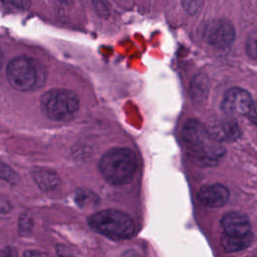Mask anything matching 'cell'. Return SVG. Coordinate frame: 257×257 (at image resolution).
<instances>
[{"instance_id":"obj_4","label":"cell","mask_w":257,"mask_h":257,"mask_svg":"<svg viewBox=\"0 0 257 257\" xmlns=\"http://www.w3.org/2000/svg\"><path fill=\"white\" fill-rule=\"evenodd\" d=\"M88 225L112 240H123L132 237L135 233V223L132 217L117 210H103L90 215Z\"/></svg>"},{"instance_id":"obj_19","label":"cell","mask_w":257,"mask_h":257,"mask_svg":"<svg viewBox=\"0 0 257 257\" xmlns=\"http://www.w3.org/2000/svg\"><path fill=\"white\" fill-rule=\"evenodd\" d=\"M246 52L254 60H257V36L250 37L246 42Z\"/></svg>"},{"instance_id":"obj_15","label":"cell","mask_w":257,"mask_h":257,"mask_svg":"<svg viewBox=\"0 0 257 257\" xmlns=\"http://www.w3.org/2000/svg\"><path fill=\"white\" fill-rule=\"evenodd\" d=\"M185 11L191 15L197 14L203 6L204 0H181Z\"/></svg>"},{"instance_id":"obj_26","label":"cell","mask_w":257,"mask_h":257,"mask_svg":"<svg viewBox=\"0 0 257 257\" xmlns=\"http://www.w3.org/2000/svg\"><path fill=\"white\" fill-rule=\"evenodd\" d=\"M59 1H61L64 4H69L71 2V0H59Z\"/></svg>"},{"instance_id":"obj_8","label":"cell","mask_w":257,"mask_h":257,"mask_svg":"<svg viewBox=\"0 0 257 257\" xmlns=\"http://www.w3.org/2000/svg\"><path fill=\"white\" fill-rule=\"evenodd\" d=\"M224 234L234 237H242L251 233V224L248 217L242 213L230 212L221 220Z\"/></svg>"},{"instance_id":"obj_16","label":"cell","mask_w":257,"mask_h":257,"mask_svg":"<svg viewBox=\"0 0 257 257\" xmlns=\"http://www.w3.org/2000/svg\"><path fill=\"white\" fill-rule=\"evenodd\" d=\"M92 6L96 13L103 18H106L109 15V6L105 0H91Z\"/></svg>"},{"instance_id":"obj_18","label":"cell","mask_w":257,"mask_h":257,"mask_svg":"<svg viewBox=\"0 0 257 257\" xmlns=\"http://www.w3.org/2000/svg\"><path fill=\"white\" fill-rule=\"evenodd\" d=\"M32 229V220L31 217L27 214L24 213L20 216L19 219V231L22 235H25L27 233H29Z\"/></svg>"},{"instance_id":"obj_20","label":"cell","mask_w":257,"mask_h":257,"mask_svg":"<svg viewBox=\"0 0 257 257\" xmlns=\"http://www.w3.org/2000/svg\"><path fill=\"white\" fill-rule=\"evenodd\" d=\"M249 119L251 120V122H253L255 125H257V100L252 102V105L247 113Z\"/></svg>"},{"instance_id":"obj_7","label":"cell","mask_w":257,"mask_h":257,"mask_svg":"<svg viewBox=\"0 0 257 257\" xmlns=\"http://www.w3.org/2000/svg\"><path fill=\"white\" fill-rule=\"evenodd\" d=\"M252 102V97L247 90L240 87H233L225 93L221 107L227 114L244 115L248 113Z\"/></svg>"},{"instance_id":"obj_24","label":"cell","mask_w":257,"mask_h":257,"mask_svg":"<svg viewBox=\"0 0 257 257\" xmlns=\"http://www.w3.org/2000/svg\"><path fill=\"white\" fill-rule=\"evenodd\" d=\"M119 257H140V255L135 250H126Z\"/></svg>"},{"instance_id":"obj_10","label":"cell","mask_w":257,"mask_h":257,"mask_svg":"<svg viewBox=\"0 0 257 257\" xmlns=\"http://www.w3.org/2000/svg\"><path fill=\"white\" fill-rule=\"evenodd\" d=\"M31 176L35 184L44 192L56 189L60 185V178L56 172L45 168H33Z\"/></svg>"},{"instance_id":"obj_17","label":"cell","mask_w":257,"mask_h":257,"mask_svg":"<svg viewBox=\"0 0 257 257\" xmlns=\"http://www.w3.org/2000/svg\"><path fill=\"white\" fill-rule=\"evenodd\" d=\"M3 4L12 10H25L30 5V0H3Z\"/></svg>"},{"instance_id":"obj_21","label":"cell","mask_w":257,"mask_h":257,"mask_svg":"<svg viewBox=\"0 0 257 257\" xmlns=\"http://www.w3.org/2000/svg\"><path fill=\"white\" fill-rule=\"evenodd\" d=\"M11 209L10 202L3 196L0 195V212L1 213H7Z\"/></svg>"},{"instance_id":"obj_11","label":"cell","mask_w":257,"mask_h":257,"mask_svg":"<svg viewBox=\"0 0 257 257\" xmlns=\"http://www.w3.org/2000/svg\"><path fill=\"white\" fill-rule=\"evenodd\" d=\"M212 135L220 142H233L240 137V128L234 120H224L209 127Z\"/></svg>"},{"instance_id":"obj_12","label":"cell","mask_w":257,"mask_h":257,"mask_svg":"<svg viewBox=\"0 0 257 257\" xmlns=\"http://www.w3.org/2000/svg\"><path fill=\"white\" fill-rule=\"evenodd\" d=\"M210 82L209 78L204 73L196 74L190 84V95L194 102H204L209 94Z\"/></svg>"},{"instance_id":"obj_25","label":"cell","mask_w":257,"mask_h":257,"mask_svg":"<svg viewBox=\"0 0 257 257\" xmlns=\"http://www.w3.org/2000/svg\"><path fill=\"white\" fill-rule=\"evenodd\" d=\"M3 257H17V254L14 252V250L8 249L5 251V254L3 255Z\"/></svg>"},{"instance_id":"obj_14","label":"cell","mask_w":257,"mask_h":257,"mask_svg":"<svg viewBox=\"0 0 257 257\" xmlns=\"http://www.w3.org/2000/svg\"><path fill=\"white\" fill-rule=\"evenodd\" d=\"M0 179L11 185H17L20 180L17 173L3 162H0Z\"/></svg>"},{"instance_id":"obj_23","label":"cell","mask_w":257,"mask_h":257,"mask_svg":"<svg viewBox=\"0 0 257 257\" xmlns=\"http://www.w3.org/2000/svg\"><path fill=\"white\" fill-rule=\"evenodd\" d=\"M56 252H57L58 257H72L71 254L68 253V249L66 247H64V246H61V245L57 246Z\"/></svg>"},{"instance_id":"obj_5","label":"cell","mask_w":257,"mask_h":257,"mask_svg":"<svg viewBox=\"0 0 257 257\" xmlns=\"http://www.w3.org/2000/svg\"><path fill=\"white\" fill-rule=\"evenodd\" d=\"M40 104L44 114L56 121L72 119L78 111V96L69 89L53 88L42 94Z\"/></svg>"},{"instance_id":"obj_27","label":"cell","mask_w":257,"mask_h":257,"mask_svg":"<svg viewBox=\"0 0 257 257\" xmlns=\"http://www.w3.org/2000/svg\"><path fill=\"white\" fill-rule=\"evenodd\" d=\"M1 64H2V54H1V51H0V67H1Z\"/></svg>"},{"instance_id":"obj_22","label":"cell","mask_w":257,"mask_h":257,"mask_svg":"<svg viewBox=\"0 0 257 257\" xmlns=\"http://www.w3.org/2000/svg\"><path fill=\"white\" fill-rule=\"evenodd\" d=\"M23 257H49L45 252L39 250H26Z\"/></svg>"},{"instance_id":"obj_3","label":"cell","mask_w":257,"mask_h":257,"mask_svg":"<svg viewBox=\"0 0 257 257\" xmlns=\"http://www.w3.org/2000/svg\"><path fill=\"white\" fill-rule=\"evenodd\" d=\"M7 79L17 90L31 91L43 86L47 72L38 60L19 56L13 58L7 65Z\"/></svg>"},{"instance_id":"obj_9","label":"cell","mask_w":257,"mask_h":257,"mask_svg":"<svg viewBox=\"0 0 257 257\" xmlns=\"http://www.w3.org/2000/svg\"><path fill=\"white\" fill-rule=\"evenodd\" d=\"M198 199L204 206L210 208L222 207L228 202L229 191L220 184L204 186L198 193Z\"/></svg>"},{"instance_id":"obj_2","label":"cell","mask_w":257,"mask_h":257,"mask_svg":"<svg viewBox=\"0 0 257 257\" xmlns=\"http://www.w3.org/2000/svg\"><path fill=\"white\" fill-rule=\"evenodd\" d=\"M138 159L127 148H113L107 151L99 161V172L111 185H123L130 182L136 173Z\"/></svg>"},{"instance_id":"obj_6","label":"cell","mask_w":257,"mask_h":257,"mask_svg":"<svg viewBox=\"0 0 257 257\" xmlns=\"http://www.w3.org/2000/svg\"><path fill=\"white\" fill-rule=\"evenodd\" d=\"M204 38L209 45L217 49H227L235 39L234 26L228 19H213L205 27Z\"/></svg>"},{"instance_id":"obj_13","label":"cell","mask_w":257,"mask_h":257,"mask_svg":"<svg viewBox=\"0 0 257 257\" xmlns=\"http://www.w3.org/2000/svg\"><path fill=\"white\" fill-rule=\"evenodd\" d=\"M253 240V234L250 233L242 237H234L223 234L221 237V243L227 252H236L247 248Z\"/></svg>"},{"instance_id":"obj_1","label":"cell","mask_w":257,"mask_h":257,"mask_svg":"<svg viewBox=\"0 0 257 257\" xmlns=\"http://www.w3.org/2000/svg\"><path fill=\"white\" fill-rule=\"evenodd\" d=\"M182 137L190 155L198 160L212 163L224 155L222 144L197 119H189L184 124Z\"/></svg>"}]
</instances>
